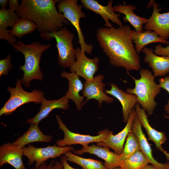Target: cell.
Wrapping results in <instances>:
<instances>
[{
	"mask_svg": "<svg viewBox=\"0 0 169 169\" xmlns=\"http://www.w3.org/2000/svg\"><path fill=\"white\" fill-rule=\"evenodd\" d=\"M132 30L129 26L123 25L117 28H100L96 33L99 46L110 64L124 68L127 71H138L141 67L140 57L131 38Z\"/></svg>",
	"mask_w": 169,
	"mask_h": 169,
	"instance_id": "6da1fadb",
	"label": "cell"
},
{
	"mask_svg": "<svg viewBox=\"0 0 169 169\" xmlns=\"http://www.w3.org/2000/svg\"><path fill=\"white\" fill-rule=\"evenodd\" d=\"M57 0H22L16 13L19 17L33 21L40 33L57 31L69 21L57 10Z\"/></svg>",
	"mask_w": 169,
	"mask_h": 169,
	"instance_id": "7a4b0ae2",
	"label": "cell"
},
{
	"mask_svg": "<svg viewBox=\"0 0 169 169\" xmlns=\"http://www.w3.org/2000/svg\"><path fill=\"white\" fill-rule=\"evenodd\" d=\"M16 52L22 53L24 55L25 63L19 68L23 72L21 83L26 87L30 86V82L33 79L42 81L43 74L40 70L39 62L43 53L51 46L50 44H44L39 42L34 41L26 44L19 40L11 44Z\"/></svg>",
	"mask_w": 169,
	"mask_h": 169,
	"instance_id": "3957f363",
	"label": "cell"
},
{
	"mask_svg": "<svg viewBox=\"0 0 169 169\" xmlns=\"http://www.w3.org/2000/svg\"><path fill=\"white\" fill-rule=\"evenodd\" d=\"M141 78L136 79L131 76L134 80V88H128L126 93L133 94L137 97L138 103L149 115H152L157 103L155 99L159 94L161 88L154 81L155 77L148 69L144 68L140 70Z\"/></svg>",
	"mask_w": 169,
	"mask_h": 169,
	"instance_id": "277c9868",
	"label": "cell"
},
{
	"mask_svg": "<svg viewBox=\"0 0 169 169\" xmlns=\"http://www.w3.org/2000/svg\"><path fill=\"white\" fill-rule=\"evenodd\" d=\"M39 36L48 41L55 38L58 52V63L61 66L70 68L76 61V51L73 44L74 35L66 27L51 32L42 33Z\"/></svg>",
	"mask_w": 169,
	"mask_h": 169,
	"instance_id": "5b68a950",
	"label": "cell"
},
{
	"mask_svg": "<svg viewBox=\"0 0 169 169\" xmlns=\"http://www.w3.org/2000/svg\"><path fill=\"white\" fill-rule=\"evenodd\" d=\"M22 84L21 80L18 79L15 88L10 86L7 88L10 96L0 109V116L10 115L18 107L27 103H41L45 98L42 91L35 89L31 92H27L23 89Z\"/></svg>",
	"mask_w": 169,
	"mask_h": 169,
	"instance_id": "8992f818",
	"label": "cell"
},
{
	"mask_svg": "<svg viewBox=\"0 0 169 169\" xmlns=\"http://www.w3.org/2000/svg\"><path fill=\"white\" fill-rule=\"evenodd\" d=\"M78 0H59L57 4L59 12L62 14L64 17L69 21L76 29L78 33V43L80 45L81 52L90 54L93 45L88 44L85 42L84 36L80 27L79 22L81 18L86 17L85 13L82 11L83 6L79 4Z\"/></svg>",
	"mask_w": 169,
	"mask_h": 169,
	"instance_id": "52a82bcc",
	"label": "cell"
},
{
	"mask_svg": "<svg viewBox=\"0 0 169 169\" xmlns=\"http://www.w3.org/2000/svg\"><path fill=\"white\" fill-rule=\"evenodd\" d=\"M22 149L23 156L28 159V165H31L35 162V166H38L49 159L59 157L67 152L73 151L74 149L70 146L60 147L56 145L39 148L28 145L23 147Z\"/></svg>",
	"mask_w": 169,
	"mask_h": 169,
	"instance_id": "ba28073f",
	"label": "cell"
},
{
	"mask_svg": "<svg viewBox=\"0 0 169 169\" xmlns=\"http://www.w3.org/2000/svg\"><path fill=\"white\" fill-rule=\"evenodd\" d=\"M56 117L59 128L63 131L64 135L63 139L58 140L56 142V144L59 146L79 144L84 147L91 143L99 142L105 140L109 131L108 129L101 130L98 132V135L95 136L75 133L67 128L59 115H56Z\"/></svg>",
	"mask_w": 169,
	"mask_h": 169,
	"instance_id": "9c48e42d",
	"label": "cell"
},
{
	"mask_svg": "<svg viewBox=\"0 0 169 169\" xmlns=\"http://www.w3.org/2000/svg\"><path fill=\"white\" fill-rule=\"evenodd\" d=\"M159 4L155 0H150L147 4V8L153 7L152 13L147 20L144 28L146 30H151L155 32L163 39L167 40L169 38V12L161 13V10Z\"/></svg>",
	"mask_w": 169,
	"mask_h": 169,
	"instance_id": "30bf717a",
	"label": "cell"
},
{
	"mask_svg": "<svg viewBox=\"0 0 169 169\" xmlns=\"http://www.w3.org/2000/svg\"><path fill=\"white\" fill-rule=\"evenodd\" d=\"M75 50L76 60L70 68V72L75 73L79 76L84 78L85 81L92 79L94 74L99 69V58L97 57L92 59L88 58L85 53L81 52L79 47H77Z\"/></svg>",
	"mask_w": 169,
	"mask_h": 169,
	"instance_id": "8fae6325",
	"label": "cell"
},
{
	"mask_svg": "<svg viewBox=\"0 0 169 169\" xmlns=\"http://www.w3.org/2000/svg\"><path fill=\"white\" fill-rule=\"evenodd\" d=\"M9 9H0V39L5 40L12 44L17 41L16 37L10 34L8 27H13L18 19L19 16L16 13L19 4L18 0H9Z\"/></svg>",
	"mask_w": 169,
	"mask_h": 169,
	"instance_id": "7c38bea8",
	"label": "cell"
},
{
	"mask_svg": "<svg viewBox=\"0 0 169 169\" xmlns=\"http://www.w3.org/2000/svg\"><path fill=\"white\" fill-rule=\"evenodd\" d=\"M104 77V74H100L90 80L84 82L82 93L86 99L83 102V106L88 101L93 99L97 101L100 107L101 106L104 101L107 103H111L114 101V99L107 95L104 91L106 85L102 82Z\"/></svg>",
	"mask_w": 169,
	"mask_h": 169,
	"instance_id": "4fadbf2b",
	"label": "cell"
},
{
	"mask_svg": "<svg viewBox=\"0 0 169 169\" xmlns=\"http://www.w3.org/2000/svg\"><path fill=\"white\" fill-rule=\"evenodd\" d=\"M136 114V111L133 108L124 128L115 135L113 134L112 131H109L105 140L96 143V145L111 148L115 153L120 155L122 152L125 139L131 130L132 124Z\"/></svg>",
	"mask_w": 169,
	"mask_h": 169,
	"instance_id": "5bb4252c",
	"label": "cell"
},
{
	"mask_svg": "<svg viewBox=\"0 0 169 169\" xmlns=\"http://www.w3.org/2000/svg\"><path fill=\"white\" fill-rule=\"evenodd\" d=\"M80 1L85 9L99 14L102 17L105 23V27L110 28L112 26L109 20L119 27L123 25L122 23L119 18L120 14L116 13L113 10V0L109 1L105 6L100 4L97 0H80Z\"/></svg>",
	"mask_w": 169,
	"mask_h": 169,
	"instance_id": "9a60e30c",
	"label": "cell"
},
{
	"mask_svg": "<svg viewBox=\"0 0 169 169\" xmlns=\"http://www.w3.org/2000/svg\"><path fill=\"white\" fill-rule=\"evenodd\" d=\"M110 148L93 145L83 147L80 149L73 151L76 155H82L85 153L93 154L105 161V166L108 169L120 167L122 161L119 155L110 150Z\"/></svg>",
	"mask_w": 169,
	"mask_h": 169,
	"instance_id": "2e32d148",
	"label": "cell"
},
{
	"mask_svg": "<svg viewBox=\"0 0 169 169\" xmlns=\"http://www.w3.org/2000/svg\"><path fill=\"white\" fill-rule=\"evenodd\" d=\"M135 107L139 120L147 132L148 140L153 142L156 148L165 155L169 162V153L164 150L161 146L167 140L166 133L163 131H158L151 126L145 110L138 103Z\"/></svg>",
	"mask_w": 169,
	"mask_h": 169,
	"instance_id": "e0dca14e",
	"label": "cell"
},
{
	"mask_svg": "<svg viewBox=\"0 0 169 169\" xmlns=\"http://www.w3.org/2000/svg\"><path fill=\"white\" fill-rule=\"evenodd\" d=\"M131 129L139 141L140 151L143 154L149 163L154 165L158 169H169V162L160 163L153 157L150 145L142 131V125L137 114L134 119Z\"/></svg>",
	"mask_w": 169,
	"mask_h": 169,
	"instance_id": "ac0fdd59",
	"label": "cell"
},
{
	"mask_svg": "<svg viewBox=\"0 0 169 169\" xmlns=\"http://www.w3.org/2000/svg\"><path fill=\"white\" fill-rule=\"evenodd\" d=\"M23 156L22 148L12 143H7L0 147V166L8 163L15 169H26L22 159Z\"/></svg>",
	"mask_w": 169,
	"mask_h": 169,
	"instance_id": "d6986e66",
	"label": "cell"
},
{
	"mask_svg": "<svg viewBox=\"0 0 169 169\" xmlns=\"http://www.w3.org/2000/svg\"><path fill=\"white\" fill-rule=\"evenodd\" d=\"M110 90H105V93L112 95L120 103L122 106L123 121L127 123L132 109L138 103L137 97L134 95L126 93L113 83L109 84Z\"/></svg>",
	"mask_w": 169,
	"mask_h": 169,
	"instance_id": "ffe728a7",
	"label": "cell"
},
{
	"mask_svg": "<svg viewBox=\"0 0 169 169\" xmlns=\"http://www.w3.org/2000/svg\"><path fill=\"white\" fill-rule=\"evenodd\" d=\"M61 77L67 79L69 83V88L65 95L69 100H72L76 106L79 111L82 110L84 96L79 95V92L82 90L84 84L80 80L79 76L75 73H68L62 71L61 74Z\"/></svg>",
	"mask_w": 169,
	"mask_h": 169,
	"instance_id": "44dd1931",
	"label": "cell"
},
{
	"mask_svg": "<svg viewBox=\"0 0 169 169\" xmlns=\"http://www.w3.org/2000/svg\"><path fill=\"white\" fill-rule=\"evenodd\" d=\"M142 51L145 54L144 61L152 69L155 77L169 74V57L158 56L151 48L145 47Z\"/></svg>",
	"mask_w": 169,
	"mask_h": 169,
	"instance_id": "7402d4cb",
	"label": "cell"
},
{
	"mask_svg": "<svg viewBox=\"0 0 169 169\" xmlns=\"http://www.w3.org/2000/svg\"><path fill=\"white\" fill-rule=\"evenodd\" d=\"M69 100L65 95L58 100H47L45 98L41 102L39 110L33 118L28 119L26 123L38 125L40 121L46 118L53 110L57 109L67 110L69 108Z\"/></svg>",
	"mask_w": 169,
	"mask_h": 169,
	"instance_id": "603a6c76",
	"label": "cell"
},
{
	"mask_svg": "<svg viewBox=\"0 0 169 169\" xmlns=\"http://www.w3.org/2000/svg\"><path fill=\"white\" fill-rule=\"evenodd\" d=\"M122 3L123 4L119 3L113 6L114 11L125 15L123 18L124 22H129L135 28L136 31L138 32H144L143 25L147 23V19L138 16L134 13L133 11L136 8V6L132 4L126 5L125 1H123Z\"/></svg>",
	"mask_w": 169,
	"mask_h": 169,
	"instance_id": "cb8c5ba5",
	"label": "cell"
},
{
	"mask_svg": "<svg viewBox=\"0 0 169 169\" xmlns=\"http://www.w3.org/2000/svg\"><path fill=\"white\" fill-rule=\"evenodd\" d=\"M52 136L44 134L38 125L31 124L27 130L13 142L12 143L18 147L22 148L31 143L50 142L52 141Z\"/></svg>",
	"mask_w": 169,
	"mask_h": 169,
	"instance_id": "d4e9b609",
	"label": "cell"
},
{
	"mask_svg": "<svg viewBox=\"0 0 169 169\" xmlns=\"http://www.w3.org/2000/svg\"><path fill=\"white\" fill-rule=\"evenodd\" d=\"M132 42L135 44V49L138 54L146 45L154 42H159L168 44L169 41L159 36L155 32L146 30L142 32H138L132 30L131 35Z\"/></svg>",
	"mask_w": 169,
	"mask_h": 169,
	"instance_id": "484cf974",
	"label": "cell"
},
{
	"mask_svg": "<svg viewBox=\"0 0 169 169\" xmlns=\"http://www.w3.org/2000/svg\"><path fill=\"white\" fill-rule=\"evenodd\" d=\"M36 29L37 26L32 20L27 18H20L12 28L9 30V33L10 35L20 38Z\"/></svg>",
	"mask_w": 169,
	"mask_h": 169,
	"instance_id": "4316f807",
	"label": "cell"
},
{
	"mask_svg": "<svg viewBox=\"0 0 169 169\" xmlns=\"http://www.w3.org/2000/svg\"><path fill=\"white\" fill-rule=\"evenodd\" d=\"M64 155L68 161L75 163L84 169H108L104 163L100 161L83 158L70 151L67 152Z\"/></svg>",
	"mask_w": 169,
	"mask_h": 169,
	"instance_id": "83f0119b",
	"label": "cell"
},
{
	"mask_svg": "<svg viewBox=\"0 0 169 169\" xmlns=\"http://www.w3.org/2000/svg\"><path fill=\"white\" fill-rule=\"evenodd\" d=\"M149 163L146 158L141 151L122 162L121 169H142Z\"/></svg>",
	"mask_w": 169,
	"mask_h": 169,
	"instance_id": "f1b7e54d",
	"label": "cell"
},
{
	"mask_svg": "<svg viewBox=\"0 0 169 169\" xmlns=\"http://www.w3.org/2000/svg\"><path fill=\"white\" fill-rule=\"evenodd\" d=\"M139 151L140 148L139 141L131 130L126 138L122 152L120 155V159L122 161Z\"/></svg>",
	"mask_w": 169,
	"mask_h": 169,
	"instance_id": "f546056e",
	"label": "cell"
},
{
	"mask_svg": "<svg viewBox=\"0 0 169 169\" xmlns=\"http://www.w3.org/2000/svg\"><path fill=\"white\" fill-rule=\"evenodd\" d=\"M11 56L8 54L5 59L0 60V76L7 75L13 66L11 62Z\"/></svg>",
	"mask_w": 169,
	"mask_h": 169,
	"instance_id": "4dcf8cb0",
	"label": "cell"
},
{
	"mask_svg": "<svg viewBox=\"0 0 169 169\" xmlns=\"http://www.w3.org/2000/svg\"><path fill=\"white\" fill-rule=\"evenodd\" d=\"M30 169H64L62 162L60 161H52L51 162L47 164L46 162L38 166H35Z\"/></svg>",
	"mask_w": 169,
	"mask_h": 169,
	"instance_id": "1f68e13d",
	"label": "cell"
},
{
	"mask_svg": "<svg viewBox=\"0 0 169 169\" xmlns=\"http://www.w3.org/2000/svg\"><path fill=\"white\" fill-rule=\"evenodd\" d=\"M159 84L161 88L167 91L169 94V75L163 78H161L158 80ZM165 110L167 113H169V100L167 104L164 106Z\"/></svg>",
	"mask_w": 169,
	"mask_h": 169,
	"instance_id": "d6a6232c",
	"label": "cell"
},
{
	"mask_svg": "<svg viewBox=\"0 0 169 169\" xmlns=\"http://www.w3.org/2000/svg\"><path fill=\"white\" fill-rule=\"evenodd\" d=\"M153 52L158 56L169 57V45L166 47H163L161 44L156 45Z\"/></svg>",
	"mask_w": 169,
	"mask_h": 169,
	"instance_id": "836d02e7",
	"label": "cell"
},
{
	"mask_svg": "<svg viewBox=\"0 0 169 169\" xmlns=\"http://www.w3.org/2000/svg\"><path fill=\"white\" fill-rule=\"evenodd\" d=\"M60 161L63 164L64 169H77L74 168L70 166L68 162V161L65 156H61Z\"/></svg>",
	"mask_w": 169,
	"mask_h": 169,
	"instance_id": "e575fe53",
	"label": "cell"
},
{
	"mask_svg": "<svg viewBox=\"0 0 169 169\" xmlns=\"http://www.w3.org/2000/svg\"><path fill=\"white\" fill-rule=\"evenodd\" d=\"M9 0H0V5L2 9H5L7 4L8 3Z\"/></svg>",
	"mask_w": 169,
	"mask_h": 169,
	"instance_id": "d590c367",
	"label": "cell"
},
{
	"mask_svg": "<svg viewBox=\"0 0 169 169\" xmlns=\"http://www.w3.org/2000/svg\"><path fill=\"white\" fill-rule=\"evenodd\" d=\"M142 169H158L155 166L153 165H147Z\"/></svg>",
	"mask_w": 169,
	"mask_h": 169,
	"instance_id": "8d00e7d4",
	"label": "cell"
},
{
	"mask_svg": "<svg viewBox=\"0 0 169 169\" xmlns=\"http://www.w3.org/2000/svg\"><path fill=\"white\" fill-rule=\"evenodd\" d=\"M168 115H164V118H168L169 119V113H167Z\"/></svg>",
	"mask_w": 169,
	"mask_h": 169,
	"instance_id": "74e56055",
	"label": "cell"
},
{
	"mask_svg": "<svg viewBox=\"0 0 169 169\" xmlns=\"http://www.w3.org/2000/svg\"><path fill=\"white\" fill-rule=\"evenodd\" d=\"M121 169V168H120V167H118L115 168H114L113 169Z\"/></svg>",
	"mask_w": 169,
	"mask_h": 169,
	"instance_id": "f35d334b",
	"label": "cell"
},
{
	"mask_svg": "<svg viewBox=\"0 0 169 169\" xmlns=\"http://www.w3.org/2000/svg\"></svg>",
	"mask_w": 169,
	"mask_h": 169,
	"instance_id": "ab89813d",
	"label": "cell"
}]
</instances>
